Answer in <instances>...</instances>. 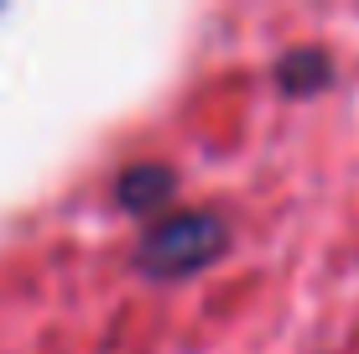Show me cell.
Wrapping results in <instances>:
<instances>
[{
    "instance_id": "6da1fadb",
    "label": "cell",
    "mask_w": 359,
    "mask_h": 354,
    "mask_svg": "<svg viewBox=\"0 0 359 354\" xmlns=\"http://www.w3.org/2000/svg\"><path fill=\"white\" fill-rule=\"evenodd\" d=\"M229 250V219L214 209H177L146 224L141 245H135V266L156 282H182L198 276Z\"/></svg>"
},
{
    "instance_id": "7a4b0ae2",
    "label": "cell",
    "mask_w": 359,
    "mask_h": 354,
    "mask_svg": "<svg viewBox=\"0 0 359 354\" xmlns=\"http://www.w3.org/2000/svg\"><path fill=\"white\" fill-rule=\"evenodd\" d=\"M172 193H177V177H172L167 162H130L126 172H120V182H115L120 209L126 214H151V219H162Z\"/></svg>"
},
{
    "instance_id": "3957f363",
    "label": "cell",
    "mask_w": 359,
    "mask_h": 354,
    "mask_svg": "<svg viewBox=\"0 0 359 354\" xmlns=\"http://www.w3.org/2000/svg\"><path fill=\"white\" fill-rule=\"evenodd\" d=\"M333 79V57L318 53V47H297L276 63V83L281 94H292V100H307V94H323Z\"/></svg>"
}]
</instances>
